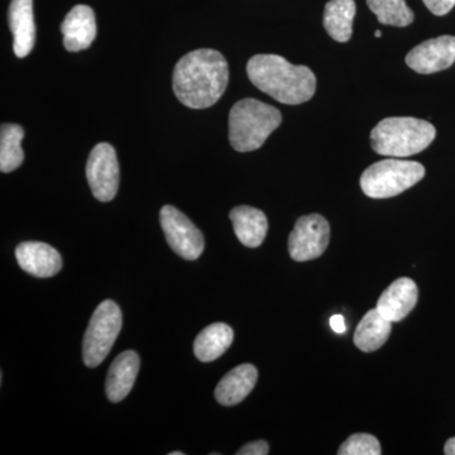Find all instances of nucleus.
Segmentation results:
<instances>
[{
	"mask_svg": "<svg viewBox=\"0 0 455 455\" xmlns=\"http://www.w3.org/2000/svg\"><path fill=\"white\" fill-rule=\"evenodd\" d=\"M122 323V311L116 302L106 300L99 305L84 335L83 359L86 367L103 363L121 333Z\"/></svg>",
	"mask_w": 455,
	"mask_h": 455,
	"instance_id": "nucleus-6",
	"label": "nucleus"
},
{
	"mask_svg": "<svg viewBox=\"0 0 455 455\" xmlns=\"http://www.w3.org/2000/svg\"><path fill=\"white\" fill-rule=\"evenodd\" d=\"M455 62L454 36H440L418 44L406 56V64L418 74L447 70Z\"/></svg>",
	"mask_w": 455,
	"mask_h": 455,
	"instance_id": "nucleus-10",
	"label": "nucleus"
},
{
	"mask_svg": "<svg viewBox=\"0 0 455 455\" xmlns=\"http://www.w3.org/2000/svg\"><path fill=\"white\" fill-rule=\"evenodd\" d=\"M423 164L415 161L388 160L371 164L361 176V188L368 197L388 199L400 196L424 179Z\"/></svg>",
	"mask_w": 455,
	"mask_h": 455,
	"instance_id": "nucleus-5",
	"label": "nucleus"
},
{
	"mask_svg": "<svg viewBox=\"0 0 455 455\" xmlns=\"http://www.w3.org/2000/svg\"><path fill=\"white\" fill-rule=\"evenodd\" d=\"M86 179L92 196L108 203L116 197L119 188V164L116 149L109 143H99L90 152Z\"/></svg>",
	"mask_w": 455,
	"mask_h": 455,
	"instance_id": "nucleus-9",
	"label": "nucleus"
},
{
	"mask_svg": "<svg viewBox=\"0 0 455 455\" xmlns=\"http://www.w3.org/2000/svg\"><path fill=\"white\" fill-rule=\"evenodd\" d=\"M435 136V127L429 122L411 116H391L371 132V145L379 155L403 158L423 152Z\"/></svg>",
	"mask_w": 455,
	"mask_h": 455,
	"instance_id": "nucleus-3",
	"label": "nucleus"
},
{
	"mask_svg": "<svg viewBox=\"0 0 455 455\" xmlns=\"http://www.w3.org/2000/svg\"><path fill=\"white\" fill-rule=\"evenodd\" d=\"M424 4L435 16H445L454 8L455 0H424Z\"/></svg>",
	"mask_w": 455,
	"mask_h": 455,
	"instance_id": "nucleus-24",
	"label": "nucleus"
},
{
	"mask_svg": "<svg viewBox=\"0 0 455 455\" xmlns=\"http://www.w3.org/2000/svg\"><path fill=\"white\" fill-rule=\"evenodd\" d=\"M355 0H331L326 3L324 18L325 31L337 42H348L352 37V25L355 20Z\"/></svg>",
	"mask_w": 455,
	"mask_h": 455,
	"instance_id": "nucleus-20",
	"label": "nucleus"
},
{
	"mask_svg": "<svg viewBox=\"0 0 455 455\" xmlns=\"http://www.w3.org/2000/svg\"><path fill=\"white\" fill-rule=\"evenodd\" d=\"M140 371V357L134 350L118 355L109 368L106 394L110 403H121L130 395Z\"/></svg>",
	"mask_w": 455,
	"mask_h": 455,
	"instance_id": "nucleus-15",
	"label": "nucleus"
},
{
	"mask_svg": "<svg viewBox=\"0 0 455 455\" xmlns=\"http://www.w3.org/2000/svg\"><path fill=\"white\" fill-rule=\"evenodd\" d=\"M229 83L226 57L215 50L203 49L181 57L173 70L176 98L191 109H205L217 103Z\"/></svg>",
	"mask_w": 455,
	"mask_h": 455,
	"instance_id": "nucleus-1",
	"label": "nucleus"
},
{
	"mask_svg": "<svg viewBox=\"0 0 455 455\" xmlns=\"http://www.w3.org/2000/svg\"><path fill=\"white\" fill-rule=\"evenodd\" d=\"M331 241V226L319 214L304 215L296 221L289 236V253L293 260L305 262L322 256Z\"/></svg>",
	"mask_w": 455,
	"mask_h": 455,
	"instance_id": "nucleus-8",
	"label": "nucleus"
},
{
	"mask_svg": "<svg viewBox=\"0 0 455 455\" xmlns=\"http://www.w3.org/2000/svg\"><path fill=\"white\" fill-rule=\"evenodd\" d=\"M235 333L229 325L215 323L206 326L194 341V353L202 362H212L221 357L232 346Z\"/></svg>",
	"mask_w": 455,
	"mask_h": 455,
	"instance_id": "nucleus-18",
	"label": "nucleus"
},
{
	"mask_svg": "<svg viewBox=\"0 0 455 455\" xmlns=\"http://www.w3.org/2000/svg\"><path fill=\"white\" fill-rule=\"evenodd\" d=\"M247 74L260 92L287 106H298L315 94L316 77L307 66L292 65L278 55H256Z\"/></svg>",
	"mask_w": 455,
	"mask_h": 455,
	"instance_id": "nucleus-2",
	"label": "nucleus"
},
{
	"mask_svg": "<svg viewBox=\"0 0 455 455\" xmlns=\"http://www.w3.org/2000/svg\"><path fill=\"white\" fill-rule=\"evenodd\" d=\"M170 455H184V453H181V451H172Z\"/></svg>",
	"mask_w": 455,
	"mask_h": 455,
	"instance_id": "nucleus-29",
	"label": "nucleus"
},
{
	"mask_svg": "<svg viewBox=\"0 0 455 455\" xmlns=\"http://www.w3.org/2000/svg\"><path fill=\"white\" fill-rule=\"evenodd\" d=\"M16 259L23 271L36 277H52L62 268L61 254L42 242L20 243L16 248Z\"/></svg>",
	"mask_w": 455,
	"mask_h": 455,
	"instance_id": "nucleus-11",
	"label": "nucleus"
},
{
	"mask_svg": "<svg viewBox=\"0 0 455 455\" xmlns=\"http://www.w3.org/2000/svg\"><path fill=\"white\" fill-rule=\"evenodd\" d=\"M259 371L252 364H241L228 372L215 388V398L223 406L241 403L252 392Z\"/></svg>",
	"mask_w": 455,
	"mask_h": 455,
	"instance_id": "nucleus-16",
	"label": "nucleus"
},
{
	"mask_svg": "<svg viewBox=\"0 0 455 455\" xmlns=\"http://www.w3.org/2000/svg\"><path fill=\"white\" fill-rule=\"evenodd\" d=\"M64 47L70 52L89 49L97 37L94 11L88 5H76L68 12L61 25Z\"/></svg>",
	"mask_w": 455,
	"mask_h": 455,
	"instance_id": "nucleus-12",
	"label": "nucleus"
},
{
	"mask_svg": "<svg viewBox=\"0 0 455 455\" xmlns=\"http://www.w3.org/2000/svg\"><path fill=\"white\" fill-rule=\"evenodd\" d=\"M339 455H379L382 454L381 444L376 436L371 434H355L340 445Z\"/></svg>",
	"mask_w": 455,
	"mask_h": 455,
	"instance_id": "nucleus-23",
	"label": "nucleus"
},
{
	"mask_svg": "<svg viewBox=\"0 0 455 455\" xmlns=\"http://www.w3.org/2000/svg\"><path fill=\"white\" fill-rule=\"evenodd\" d=\"M444 453L447 455H455V438L448 440L444 447Z\"/></svg>",
	"mask_w": 455,
	"mask_h": 455,
	"instance_id": "nucleus-27",
	"label": "nucleus"
},
{
	"mask_svg": "<svg viewBox=\"0 0 455 455\" xmlns=\"http://www.w3.org/2000/svg\"><path fill=\"white\" fill-rule=\"evenodd\" d=\"M331 329L338 334L346 333V322H344V317L341 315H333L331 317Z\"/></svg>",
	"mask_w": 455,
	"mask_h": 455,
	"instance_id": "nucleus-26",
	"label": "nucleus"
},
{
	"mask_svg": "<svg viewBox=\"0 0 455 455\" xmlns=\"http://www.w3.org/2000/svg\"><path fill=\"white\" fill-rule=\"evenodd\" d=\"M367 4L382 25L406 27L414 22V12L405 0H367Z\"/></svg>",
	"mask_w": 455,
	"mask_h": 455,
	"instance_id": "nucleus-22",
	"label": "nucleus"
},
{
	"mask_svg": "<svg viewBox=\"0 0 455 455\" xmlns=\"http://www.w3.org/2000/svg\"><path fill=\"white\" fill-rule=\"evenodd\" d=\"M25 130L18 124H2L0 128V171L4 173L17 170L25 160L22 143Z\"/></svg>",
	"mask_w": 455,
	"mask_h": 455,
	"instance_id": "nucleus-21",
	"label": "nucleus"
},
{
	"mask_svg": "<svg viewBox=\"0 0 455 455\" xmlns=\"http://www.w3.org/2000/svg\"><path fill=\"white\" fill-rule=\"evenodd\" d=\"M160 221L173 252L188 260H196L202 256L205 247L203 233L187 215L173 206L164 205L160 212Z\"/></svg>",
	"mask_w": 455,
	"mask_h": 455,
	"instance_id": "nucleus-7",
	"label": "nucleus"
},
{
	"mask_svg": "<svg viewBox=\"0 0 455 455\" xmlns=\"http://www.w3.org/2000/svg\"><path fill=\"white\" fill-rule=\"evenodd\" d=\"M8 23L13 35V51L23 59L31 53L36 41L33 0H12L8 9Z\"/></svg>",
	"mask_w": 455,
	"mask_h": 455,
	"instance_id": "nucleus-14",
	"label": "nucleus"
},
{
	"mask_svg": "<svg viewBox=\"0 0 455 455\" xmlns=\"http://www.w3.org/2000/svg\"><path fill=\"white\" fill-rule=\"evenodd\" d=\"M419 290L411 278H397L379 296L377 310L392 323L405 319L418 304Z\"/></svg>",
	"mask_w": 455,
	"mask_h": 455,
	"instance_id": "nucleus-13",
	"label": "nucleus"
},
{
	"mask_svg": "<svg viewBox=\"0 0 455 455\" xmlns=\"http://www.w3.org/2000/svg\"><path fill=\"white\" fill-rule=\"evenodd\" d=\"M281 122L283 116L276 108L256 99H243L230 109V145L238 152L256 151Z\"/></svg>",
	"mask_w": 455,
	"mask_h": 455,
	"instance_id": "nucleus-4",
	"label": "nucleus"
},
{
	"mask_svg": "<svg viewBox=\"0 0 455 455\" xmlns=\"http://www.w3.org/2000/svg\"><path fill=\"white\" fill-rule=\"evenodd\" d=\"M392 322L379 310L368 311L359 323L355 333V344L362 352H374L381 348L391 335Z\"/></svg>",
	"mask_w": 455,
	"mask_h": 455,
	"instance_id": "nucleus-19",
	"label": "nucleus"
},
{
	"mask_svg": "<svg viewBox=\"0 0 455 455\" xmlns=\"http://www.w3.org/2000/svg\"><path fill=\"white\" fill-rule=\"evenodd\" d=\"M374 36H376L377 38L382 37V32L381 31H376V33H374Z\"/></svg>",
	"mask_w": 455,
	"mask_h": 455,
	"instance_id": "nucleus-28",
	"label": "nucleus"
},
{
	"mask_svg": "<svg viewBox=\"0 0 455 455\" xmlns=\"http://www.w3.org/2000/svg\"><path fill=\"white\" fill-rule=\"evenodd\" d=\"M269 453V445L265 440H257V442L248 443L244 447L236 451L238 455H267Z\"/></svg>",
	"mask_w": 455,
	"mask_h": 455,
	"instance_id": "nucleus-25",
	"label": "nucleus"
},
{
	"mask_svg": "<svg viewBox=\"0 0 455 455\" xmlns=\"http://www.w3.org/2000/svg\"><path fill=\"white\" fill-rule=\"evenodd\" d=\"M236 238L245 247L257 248L267 235L268 221L265 212L252 206H236L229 214Z\"/></svg>",
	"mask_w": 455,
	"mask_h": 455,
	"instance_id": "nucleus-17",
	"label": "nucleus"
}]
</instances>
